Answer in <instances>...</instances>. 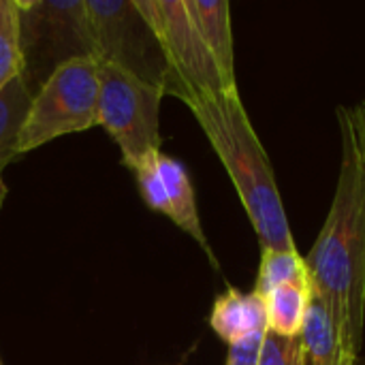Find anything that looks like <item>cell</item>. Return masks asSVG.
I'll list each match as a JSON object with an SVG mask.
<instances>
[{
    "mask_svg": "<svg viewBox=\"0 0 365 365\" xmlns=\"http://www.w3.org/2000/svg\"><path fill=\"white\" fill-rule=\"evenodd\" d=\"M98 81L96 124L111 135L124 165L135 171L148 156L160 152L158 115L165 94L105 62H98Z\"/></svg>",
    "mask_w": 365,
    "mask_h": 365,
    "instance_id": "6",
    "label": "cell"
},
{
    "mask_svg": "<svg viewBox=\"0 0 365 365\" xmlns=\"http://www.w3.org/2000/svg\"><path fill=\"white\" fill-rule=\"evenodd\" d=\"M19 13L21 79L34 94L60 66L96 58L86 0H15Z\"/></svg>",
    "mask_w": 365,
    "mask_h": 365,
    "instance_id": "3",
    "label": "cell"
},
{
    "mask_svg": "<svg viewBox=\"0 0 365 365\" xmlns=\"http://www.w3.org/2000/svg\"><path fill=\"white\" fill-rule=\"evenodd\" d=\"M32 92L21 77H15L4 90H0V171L15 160L19 137L32 105Z\"/></svg>",
    "mask_w": 365,
    "mask_h": 365,
    "instance_id": "13",
    "label": "cell"
},
{
    "mask_svg": "<svg viewBox=\"0 0 365 365\" xmlns=\"http://www.w3.org/2000/svg\"><path fill=\"white\" fill-rule=\"evenodd\" d=\"M98 60L79 58L60 66L32 96L17 154H28L58 137L96 126Z\"/></svg>",
    "mask_w": 365,
    "mask_h": 365,
    "instance_id": "4",
    "label": "cell"
},
{
    "mask_svg": "<svg viewBox=\"0 0 365 365\" xmlns=\"http://www.w3.org/2000/svg\"><path fill=\"white\" fill-rule=\"evenodd\" d=\"M302 365H308V364H306V357H304V361H302Z\"/></svg>",
    "mask_w": 365,
    "mask_h": 365,
    "instance_id": "21",
    "label": "cell"
},
{
    "mask_svg": "<svg viewBox=\"0 0 365 365\" xmlns=\"http://www.w3.org/2000/svg\"><path fill=\"white\" fill-rule=\"evenodd\" d=\"M312 299V284H284L263 297L267 331L282 338H299Z\"/></svg>",
    "mask_w": 365,
    "mask_h": 365,
    "instance_id": "12",
    "label": "cell"
},
{
    "mask_svg": "<svg viewBox=\"0 0 365 365\" xmlns=\"http://www.w3.org/2000/svg\"><path fill=\"white\" fill-rule=\"evenodd\" d=\"M135 4L156 32L167 60L165 96L188 105L197 96L229 92L184 0H135Z\"/></svg>",
    "mask_w": 365,
    "mask_h": 365,
    "instance_id": "5",
    "label": "cell"
},
{
    "mask_svg": "<svg viewBox=\"0 0 365 365\" xmlns=\"http://www.w3.org/2000/svg\"><path fill=\"white\" fill-rule=\"evenodd\" d=\"M210 327L227 344H233L255 331H267L263 297L255 291L246 295L237 289H227V293L214 302Z\"/></svg>",
    "mask_w": 365,
    "mask_h": 365,
    "instance_id": "10",
    "label": "cell"
},
{
    "mask_svg": "<svg viewBox=\"0 0 365 365\" xmlns=\"http://www.w3.org/2000/svg\"><path fill=\"white\" fill-rule=\"evenodd\" d=\"M158 173H160V180L165 184L167 199H169V218L184 233H188L205 250L212 265L218 267L216 257H214V252H212V248L207 244V237L203 233V227H201L197 199H195V188H192V182H190V175H188L186 167L180 160H175V158L160 152L158 154Z\"/></svg>",
    "mask_w": 365,
    "mask_h": 365,
    "instance_id": "9",
    "label": "cell"
},
{
    "mask_svg": "<svg viewBox=\"0 0 365 365\" xmlns=\"http://www.w3.org/2000/svg\"><path fill=\"white\" fill-rule=\"evenodd\" d=\"M265 334L267 331H255V334H248L246 338L229 344V355H227L225 365H259Z\"/></svg>",
    "mask_w": 365,
    "mask_h": 365,
    "instance_id": "18",
    "label": "cell"
},
{
    "mask_svg": "<svg viewBox=\"0 0 365 365\" xmlns=\"http://www.w3.org/2000/svg\"><path fill=\"white\" fill-rule=\"evenodd\" d=\"M96 60L118 66L165 94L169 68L160 41L135 0H86Z\"/></svg>",
    "mask_w": 365,
    "mask_h": 365,
    "instance_id": "7",
    "label": "cell"
},
{
    "mask_svg": "<svg viewBox=\"0 0 365 365\" xmlns=\"http://www.w3.org/2000/svg\"><path fill=\"white\" fill-rule=\"evenodd\" d=\"M2 197H4V182H2V178H0V203H2Z\"/></svg>",
    "mask_w": 365,
    "mask_h": 365,
    "instance_id": "20",
    "label": "cell"
},
{
    "mask_svg": "<svg viewBox=\"0 0 365 365\" xmlns=\"http://www.w3.org/2000/svg\"><path fill=\"white\" fill-rule=\"evenodd\" d=\"M186 11L207 45L229 92H237L231 6L227 0H184Z\"/></svg>",
    "mask_w": 365,
    "mask_h": 365,
    "instance_id": "8",
    "label": "cell"
},
{
    "mask_svg": "<svg viewBox=\"0 0 365 365\" xmlns=\"http://www.w3.org/2000/svg\"><path fill=\"white\" fill-rule=\"evenodd\" d=\"M302 346H304V357L308 365H355L357 361L351 359L342 346L338 327L321 302L312 293L308 314L302 327Z\"/></svg>",
    "mask_w": 365,
    "mask_h": 365,
    "instance_id": "11",
    "label": "cell"
},
{
    "mask_svg": "<svg viewBox=\"0 0 365 365\" xmlns=\"http://www.w3.org/2000/svg\"><path fill=\"white\" fill-rule=\"evenodd\" d=\"M351 120H353V128H355V135H357V145H359V152H361V160L365 165V107L364 105H357L351 109Z\"/></svg>",
    "mask_w": 365,
    "mask_h": 365,
    "instance_id": "19",
    "label": "cell"
},
{
    "mask_svg": "<svg viewBox=\"0 0 365 365\" xmlns=\"http://www.w3.org/2000/svg\"><path fill=\"white\" fill-rule=\"evenodd\" d=\"M342 163L327 220L306 261L312 293L329 310L342 346L359 359L365 321V165L349 107H338Z\"/></svg>",
    "mask_w": 365,
    "mask_h": 365,
    "instance_id": "1",
    "label": "cell"
},
{
    "mask_svg": "<svg viewBox=\"0 0 365 365\" xmlns=\"http://www.w3.org/2000/svg\"><path fill=\"white\" fill-rule=\"evenodd\" d=\"M158 154L160 152L148 156L133 173L139 182V190H141L148 207L169 216V199H167V190H165V184L158 173Z\"/></svg>",
    "mask_w": 365,
    "mask_h": 365,
    "instance_id": "16",
    "label": "cell"
},
{
    "mask_svg": "<svg viewBox=\"0 0 365 365\" xmlns=\"http://www.w3.org/2000/svg\"><path fill=\"white\" fill-rule=\"evenodd\" d=\"M284 284H312L306 261L297 250H261L255 293L265 297Z\"/></svg>",
    "mask_w": 365,
    "mask_h": 365,
    "instance_id": "14",
    "label": "cell"
},
{
    "mask_svg": "<svg viewBox=\"0 0 365 365\" xmlns=\"http://www.w3.org/2000/svg\"><path fill=\"white\" fill-rule=\"evenodd\" d=\"M186 107L225 165L261 250H297L269 156L252 128L240 92L197 96Z\"/></svg>",
    "mask_w": 365,
    "mask_h": 365,
    "instance_id": "2",
    "label": "cell"
},
{
    "mask_svg": "<svg viewBox=\"0 0 365 365\" xmlns=\"http://www.w3.org/2000/svg\"><path fill=\"white\" fill-rule=\"evenodd\" d=\"M302 361H304L302 338H282L272 331L265 334L259 365H302Z\"/></svg>",
    "mask_w": 365,
    "mask_h": 365,
    "instance_id": "17",
    "label": "cell"
},
{
    "mask_svg": "<svg viewBox=\"0 0 365 365\" xmlns=\"http://www.w3.org/2000/svg\"><path fill=\"white\" fill-rule=\"evenodd\" d=\"M0 365H2V361H0Z\"/></svg>",
    "mask_w": 365,
    "mask_h": 365,
    "instance_id": "23",
    "label": "cell"
},
{
    "mask_svg": "<svg viewBox=\"0 0 365 365\" xmlns=\"http://www.w3.org/2000/svg\"><path fill=\"white\" fill-rule=\"evenodd\" d=\"M21 75L19 13L15 0H0V90Z\"/></svg>",
    "mask_w": 365,
    "mask_h": 365,
    "instance_id": "15",
    "label": "cell"
},
{
    "mask_svg": "<svg viewBox=\"0 0 365 365\" xmlns=\"http://www.w3.org/2000/svg\"><path fill=\"white\" fill-rule=\"evenodd\" d=\"M361 105H364V107H365V98H364V103H361Z\"/></svg>",
    "mask_w": 365,
    "mask_h": 365,
    "instance_id": "22",
    "label": "cell"
}]
</instances>
